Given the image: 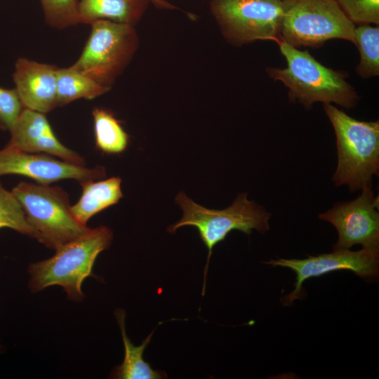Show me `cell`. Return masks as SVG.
I'll use <instances>...</instances> for the list:
<instances>
[{
	"instance_id": "8",
	"label": "cell",
	"mask_w": 379,
	"mask_h": 379,
	"mask_svg": "<svg viewBox=\"0 0 379 379\" xmlns=\"http://www.w3.org/2000/svg\"><path fill=\"white\" fill-rule=\"evenodd\" d=\"M224 38L234 46L257 40H280L282 0H210Z\"/></svg>"
},
{
	"instance_id": "13",
	"label": "cell",
	"mask_w": 379,
	"mask_h": 379,
	"mask_svg": "<svg viewBox=\"0 0 379 379\" xmlns=\"http://www.w3.org/2000/svg\"><path fill=\"white\" fill-rule=\"evenodd\" d=\"M57 69L26 58L18 59L13 79L24 108L46 114L58 107Z\"/></svg>"
},
{
	"instance_id": "23",
	"label": "cell",
	"mask_w": 379,
	"mask_h": 379,
	"mask_svg": "<svg viewBox=\"0 0 379 379\" xmlns=\"http://www.w3.org/2000/svg\"><path fill=\"white\" fill-rule=\"evenodd\" d=\"M23 108L15 88L0 87V129L10 131Z\"/></svg>"
},
{
	"instance_id": "11",
	"label": "cell",
	"mask_w": 379,
	"mask_h": 379,
	"mask_svg": "<svg viewBox=\"0 0 379 379\" xmlns=\"http://www.w3.org/2000/svg\"><path fill=\"white\" fill-rule=\"evenodd\" d=\"M14 174L28 177L41 184L74 179L79 183L99 180L106 175L105 168H88L57 159L46 154L28 153L5 147L0 149V175Z\"/></svg>"
},
{
	"instance_id": "22",
	"label": "cell",
	"mask_w": 379,
	"mask_h": 379,
	"mask_svg": "<svg viewBox=\"0 0 379 379\" xmlns=\"http://www.w3.org/2000/svg\"><path fill=\"white\" fill-rule=\"evenodd\" d=\"M354 25H379V0H333Z\"/></svg>"
},
{
	"instance_id": "17",
	"label": "cell",
	"mask_w": 379,
	"mask_h": 379,
	"mask_svg": "<svg viewBox=\"0 0 379 379\" xmlns=\"http://www.w3.org/2000/svg\"><path fill=\"white\" fill-rule=\"evenodd\" d=\"M57 105L64 106L79 99H93L109 91L72 65L56 71Z\"/></svg>"
},
{
	"instance_id": "10",
	"label": "cell",
	"mask_w": 379,
	"mask_h": 379,
	"mask_svg": "<svg viewBox=\"0 0 379 379\" xmlns=\"http://www.w3.org/2000/svg\"><path fill=\"white\" fill-rule=\"evenodd\" d=\"M265 264L286 267L295 272L294 290L281 298L284 305H290L303 296L302 284L308 279L340 270H349L364 279L376 277L379 271L378 250L362 248L357 251L333 250L331 253L309 256L305 259L270 260Z\"/></svg>"
},
{
	"instance_id": "18",
	"label": "cell",
	"mask_w": 379,
	"mask_h": 379,
	"mask_svg": "<svg viewBox=\"0 0 379 379\" xmlns=\"http://www.w3.org/2000/svg\"><path fill=\"white\" fill-rule=\"evenodd\" d=\"M95 146L106 154H119L124 152L129 142V135L121 121L106 109L97 107L92 111Z\"/></svg>"
},
{
	"instance_id": "6",
	"label": "cell",
	"mask_w": 379,
	"mask_h": 379,
	"mask_svg": "<svg viewBox=\"0 0 379 379\" xmlns=\"http://www.w3.org/2000/svg\"><path fill=\"white\" fill-rule=\"evenodd\" d=\"M280 41L295 48H319L330 39L355 44V25L333 0H282Z\"/></svg>"
},
{
	"instance_id": "7",
	"label": "cell",
	"mask_w": 379,
	"mask_h": 379,
	"mask_svg": "<svg viewBox=\"0 0 379 379\" xmlns=\"http://www.w3.org/2000/svg\"><path fill=\"white\" fill-rule=\"evenodd\" d=\"M91 25L88 39L72 66L110 88L132 60L138 36L128 24L99 20Z\"/></svg>"
},
{
	"instance_id": "14",
	"label": "cell",
	"mask_w": 379,
	"mask_h": 379,
	"mask_svg": "<svg viewBox=\"0 0 379 379\" xmlns=\"http://www.w3.org/2000/svg\"><path fill=\"white\" fill-rule=\"evenodd\" d=\"M147 0H78L79 23L107 20L134 26L147 9Z\"/></svg>"
},
{
	"instance_id": "15",
	"label": "cell",
	"mask_w": 379,
	"mask_h": 379,
	"mask_svg": "<svg viewBox=\"0 0 379 379\" xmlns=\"http://www.w3.org/2000/svg\"><path fill=\"white\" fill-rule=\"evenodd\" d=\"M80 185L81 195L70 209L74 218L84 225H86L93 215L117 204L123 197L121 180L119 177L90 180L81 182Z\"/></svg>"
},
{
	"instance_id": "20",
	"label": "cell",
	"mask_w": 379,
	"mask_h": 379,
	"mask_svg": "<svg viewBox=\"0 0 379 379\" xmlns=\"http://www.w3.org/2000/svg\"><path fill=\"white\" fill-rule=\"evenodd\" d=\"M8 227L40 241L38 232L29 224L25 212L12 191L6 190L0 182V228Z\"/></svg>"
},
{
	"instance_id": "21",
	"label": "cell",
	"mask_w": 379,
	"mask_h": 379,
	"mask_svg": "<svg viewBox=\"0 0 379 379\" xmlns=\"http://www.w3.org/2000/svg\"><path fill=\"white\" fill-rule=\"evenodd\" d=\"M46 22L53 27L65 29L79 24L78 0H40Z\"/></svg>"
},
{
	"instance_id": "4",
	"label": "cell",
	"mask_w": 379,
	"mask_h": 379,
	"mask_svg": "<svg viewBox=\"0 0 379 379\" xmlns=\"http://www.w3.org/2000/svg\"><path fill=\"white\" fill-rule=\"evenodd\" d=\"M175 201L182 211V216L176 223L169 226L167 231L174 233L183 226L195 227L208 249L202 295L204 293L210 258L216 244L225 240L233 230L250 235L253 230L260 233L270 230L271 214L254 201H249L246 193L239 194L230 206L222 210L205 208L193 201L183 192L176 196Z\"/></svg>"
},
{
	"instance_id": "9",
	"label": "cell",
	"mask_w": 379,
	"mask_h": 379,
	"mask_svg": "<svg viewBox=\"0 0 379 379\" xmlns=\"http://www.w3.org/2000/svg\"><path fill=\"white\" fill-rule=\"evenodd\" d=\"M378 196H374L371 187H366L357 199L338 202L319 215L321 220L330 222L338 232L333 250H347L360 244L362 248L378 251Z\"/></svg>"
},
{
	"instance_id": "12",
	"label": "cell",
	"mask_w": 379,
	"mask_h": 379,
	"mask_svg": "<svg viewBox=\"0 0 379 379\" xmlns=\"http://www.w3.org/2000/svg\"><path fill=\"white\" fill-rule=\"evenodd\" d=\"M45 114L23 108L10 130L11 138L6 147L28 153L46 154L84 166L81 155L58 140Z\"/></svg>"
},
{
	"instance_id": "3",
	"label": "cell",
	"mask_w": 379,
	"mask_h": 379,
	"mask_svg": "<svg viewBox=\"0 0 379 379\" xmlns=\"http://www.w3.org/2000/svg\"><path fill=\"white\" fill-rule=\"evenodd\" d=\"M113 239L112 230L100 226L55 249L53 256L29 265V288L32 293L57 285L62 287L69 300L81 301L82 284L92 274L98 255L107 248Z\"/></svg>"
},
{
	"instance_id": "25",
	"label": "cell",
	"mask_w": 379,
	"mask_h": 379,
	"mask_svg": "<svg viewBox=\"0 0 379 379\" xmlns=\"http://www.w3.org/2000/svg\"><path fill=\"white\" fill-rule=\"evenodd\" d=\"M0 348H1V345H0Z\"/></svg>"
},
{
	"instance_id": "16",
	"label": "cell",
	"mask_w": 379,
	"mask_h": 379,
	"mask_svg": "<svg viewBox=\"0 0 379 379\" xmlns=\"http://www.w3.org/2000/svg\"><path fill=\"white\" fill-rule=\"evenodd\" d=\"M115 317L120 327L124 345V359L121 364L116 366L111 373V378L117 379H161L166 378V374L151 368L149 364L143 359V353L149 343L154 332H152L140 345H134L126 333L125 312L117 309Z\"/></svg>"
},
{
	"instance_id": "19",
	"label": "cell",
	"mask_w": 379,
	"mask_h": 379,
	"mask_svg": "<svg viewBox=\"0 0 379 379\" xmlns=\"http://www.w3.org/2000/svg\"><path fill=\"white\" fill-rule=\"evenodd\" d=\"M355 46L360 60L356 72L363 79L379 75V27L361 25L355 27Z\"/></svg>"
},
{
	"instance_id": "1",
	"label": "cell",
	"mask_w": 379,
	"mask_h": 379,
	"mask_svg": "<svg viewBox=\"0 0 379 379\" xmlns=\"http://www.w3.org/2000/svg\"><path fill=\"white\" fill-rule=\"evenodd\" d=\"M278 43L287 66L267 67L266 72L288 88L291 100L298 101L307 109L317 102L335 103L346 109L357 105L360 98L346 81V72L326 67L307 50L300 51L282 41Z\"/></svg>"
},
{
	"instance_id": "5",
	"label": "cell",
	"mask_w": 379,
	"mask_h": 379,
	"mask_svg": "<svg viewBox=\"0 0 379 379\" xmlns=\"http://www.w3.org/2000/svg\"><path fill=\"white\" fill-rule=\"evenodd\" d=\"M12 192L39 234V242L48 248L55 250L90 230L74 218L68 195L58 186L20 182Z\"/></svg>"
},
{
	"instance_id": "24",
	"label": "cell",
	"mask_w": 379,
	"mask_h": 379,
	"mask_svg": "<svg viewBox=\"0 0 379 379\" xmlns=\"http://www.w3.org/2000/svg\"><path fill=\"white\" fill-rule=\"evenodd\" d=\"M149 2L154 4L155 6L160 8H165V9H179V8L175 6L174 5L170 4L169 2L165 1V0H147Z\"/></svg>"
},
{
	"instance_id": "2",
	"label": "cell",
	"mask_w": 379,
	"mask_h": 379,
	"mask_svg": "<svg viewBox=\"0 0 379 379\" xmlns=\"http://www.w3.org/2000/svg\"><path fill=\"white\" fill-rule=\"evenodd\" d=\"M324 109L336 138L338 164L332 181L352 192L371 187L379 173V121L357 120L331 104H324Z\"/></svg>"
}]
</instances>
